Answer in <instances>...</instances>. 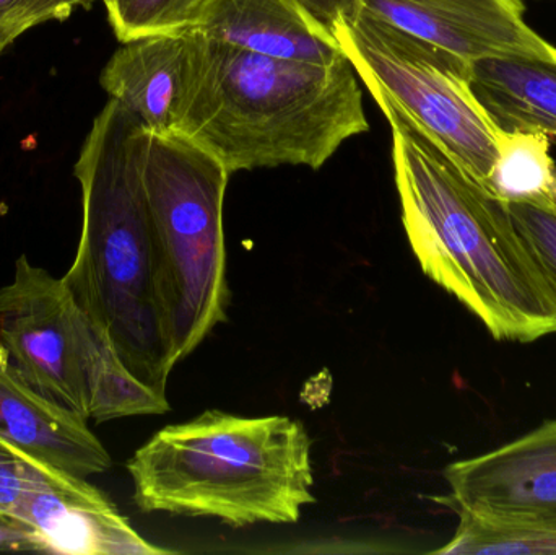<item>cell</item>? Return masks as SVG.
<instances>
[{"instance_id":"obj_1","label":"cell","mask_w":556,"mask_h":555,"mask_svg":"<svg viewBox=\"0 0 556 555\" xmlns=\"http://www.w3.org/2000/svg\"><path fill=\"white\" fill-rule=\"evenodd\" d=\"M402 222L425 276L459 300L498 341L556 332V297L526 251L508 204L457 165L391 104Z\"/></svg>"},{"instance_id":"obj_12","label":"cell","mask_w":556,"mask_h":555,"mask_svg":"<svg viewBox=\"0 0 556 555\" xmlns=\"http://www.w3.org/2000/svg\"><path fill=\"white\" fill-rule=\"evenodd\" d=\"M195 31L244 51L333 64L345 58L336 33L300 0H205Z\"/></svg>"},{"instance_id":"obj_8","label":"cell","mask_w":556,"mask_h":555,"mask_svg":"<svg viewBox=\"0 0 556 555\" xmlns=\"http://www.w3.org/2000/svg\"><path fill=\"white\" fill-rule=\"evenodd\" d=\"M0 517L28 528L45 553L165 555L104 492L0 439Z\"/></svg>"},{"instance_id":"obj_20","label":"cell","mask_w":556,"mask_h":555,"mask_svg":"<svg viewBox=\"0 0 556 555\" xmlns=\"http://www.w3.org/2000/svg\"><path fill=\"white\" fill-rule=\"evenodd\" d=\"M300 2L324 25L329 26L336 36L337 31L358 12L356 0H300Z\"/></svg>"},{"instance_id":"obj_17","label":"cell","mask_w":556,"mask_h":555,"mask_svg":"<svg viewBox=\"0 0 556 555\" xmlns=\"http://www.w3.org/2000/svg\"><path fill=\"white\" fill-rule=\"evenodd\" d=\"M121 42L194 29L205 0H101Z\"/></svg>"},{"instance_id":"obj_15","label":"cell","mask_w":556,"mask_h":555,"mask_svg":"<svg viewBox=\"0 0 556 555\" xmlns=\"http://www.w3.org/2000/svg\"><path fill=\"white\" fill-rule=\"evenodd\" d=\"M443 555H556V514L519 521H485L459 515Z\"/></svg>"},{"instance_id":"obj_13","label":"cell","mask_w":556,"mask_h":555,"mask_svg":"<svg viewBox=\"0 0 556 555\" xmlns=\"http://www.w3.org/2000/svg\"><path fill=\"white\" fill-rule=\"evenodd\" d=\"M0 439L75 478L111 468L110 453L87 420L33 390L0 361Z\"/></svg>"},{"instance_id":"obj_11","label":"cell","mask_w":556,"mask_h":555,"mask_svg":"<svg viewBox=\"0 0 556 555\" xmlns=\"http://www.w3.org/2000/svg\"><path fill=\"white\" fill-rule=\"evenodd\" d=\"M195 33H159L123 42L100 75L111 100L150 134H176L194 74Z\"/></svg>"},{"instance_id":"obj_21","label":"cell","mask_w":556,"mask_h":555,"mask_svg":"<svg viewBox=\"0 0 556 555\" xmlns=\"http://www.w3.org/2000/svg\"><path fill=\"white\" fill-rule=\"evenodd\" d=\"M26 31L29 29L20 23L0 22V58Z\"/></svg>"},{"instance_id":"obj_2","label":"cell","mask_w":556,"mask_h":555,"mask_svg":"<svg viewBox=\"0 0 556 555\" xmlns=\"http://www.w3.org/2000/svg\"><path fill=\"white\" fill-rule=\"evenodd\" d=\"M149 130L104 104L75 163L81 235L62 280L113 342L127 370L166 396L176 367L160 299L159 263L142 178Z\"/></svg>"},{"instance_id":"obj_5","label":"cell","mask_w":556,"mask_h":555,"mask_svg":"<svg viewBox=\"0 0 556 555\" xmlns=\"http://www.w3.org/2000/svg\"><path fill=\"white\" fill-rule=\"evenodd\" d=\"M0 361L33 390L87 422L169 411L166 396L127 370L64 280L25 254L16 260L12 282L0 289Z\"/></svg>"},{"instance_id":"obj_16","label":"cell","mask_w":556,"mask_h":555,"mask_svg":"<svg viewBox=\"0 0 556 555\" xmlns=\"http://www.w3.org/2000/svg\"><path fill=\"white\" fill-rule=\"evenodd\" d=\"M555 169L547 134L503 129L489 189L506 202L548 195Z\"/></svg>"},{"instance_id":"obj_4","label":"cell","mask_w":556,"mask_h":555,"mask_svg":"<svg viewBox=\"0 0 556 555\" xmlns=\"http://www.w3.org/2000/svg\"><path fill=\"white\" fill-rule=\"evenodd\" d=\"M311 439L287 416L211 409L168 426L127 463L140 512L217 518L231 528L296 524L313 504Z\"/></svg>"},{"instance_id":"obj_6","label":"cell","mask_w":556,"mask_h":555,"mask_svg":"<svg viewBox=\"0 0 556 555\" xmlns=\"http://www.w3.org/2000/svg\"><path fill=\"white\" fill-rule=\"evenodd\" d=\"M230 176L214 155L186 137L149 133L143 188L163 318L176 365L227 321L224 202Z\"/></svg>"},{"instance_id":"obj_18","label":"cell","mask_w":556,"mask_h":555,"mask_svg":"<svg viewBox=\"0 0 556 555\" xmlns=\"http://www.w3.org/2000/svg\"><path fill=\"white\" fill-rule=\"evenodd\" d=\"M519 238L556 297V204L548 195L509 201Z\"/></svg>"},{"instance_id":"obj_19","label":"cell","mask_w":556,"mask_h":555,"mask_svg":"<svg viewBox=\"0 0 556 555\" xmlns=\"http://www.w3.org/2000/svg\"><path fill=\"white\" fill-rule=\"evenodd\" d=\"M91 2L94 0H0V22L20 23L31 29L68 18L77 7Z\"/></svg>"},{"instance_id":"obj_22","label":"cell","mask_w":556,"mask_h":555,"mask_svg":"<svg viewBox=\"0 0 556 555\" xmlns=\"http://www.w3.org/2000/svg\"><path fill=\"white\" fill-rule=\"evenodd\" d=\"M548 198H551L552 202H555V204H556V169H555L554 181H552L551 189H548Z\"/></svg>"},{"instance_id":"obj_7","label":"cell","mask_w":556,"mask_h":555,"mask_svg":"<svg viewBox=\"0 0 556 555\" xmlns=\"http://www.w3.org/2000/svg\"><path fill=\"white\" fill-rule=\"evenodd\" d=\"M337 38L376 103L404 114L489 189L503 129L473 93L467 65L359 10Z\"/></svg>"},{"instance_id":"obj_9","label":"cell","mask_w":556,"mask_h":555,"mask_svg":"<svg viewBox=\"0 0 556 555\" xmlns=\"http://www.w3.org/2000/svg\"><path fill=\"white\" fill-rule=\"evenodd\" d=\"M368 13L472 67L502 55L556 61V48L525 20L521 0H356Z\"/></svg>"},{"instance_id":"obj_10","label":"cell","mask_w":556,"mask_h":555,"mask_svg":"<svg viewBox=\"0 0 556 555\" xmlns=\"http://www.w3.org/2000/svg\"><path fill=\"white\" fill-rule=\"evenodd\" d=\"M450 495L437 497L457 515L519 521L556 514V419L526 436L444 469Z\"/></svg>"},{"instance_id":"obj_14","label":"cell","mask_w":556,"mask_h":555,"mask_svg":"<svg viewBox=\"0 0 556 555\" xmlns=\"http://www.w3.org/2000/svg\"><path fill=\"white\" fill-rule=\"evenodd\" d=\"M469 81L502 129L556 137V61L486 58L473 62Z\"/></svg>"},{"instance_id":"obj_3","label":"cell","mask_w":556,"mask_h":555,"mask_svg":"<svg viewBox=\"0 0 556 555\" xmlns=\"http://www.w3.org/2000/svg\"><path fill=\"white\" fill-rule=\"evenodd\" d=\"M194 33V74L176 134L230 175L283 165L319 169L369 129L349 59L288 61Z\"/></svg>"}]
</instances>
